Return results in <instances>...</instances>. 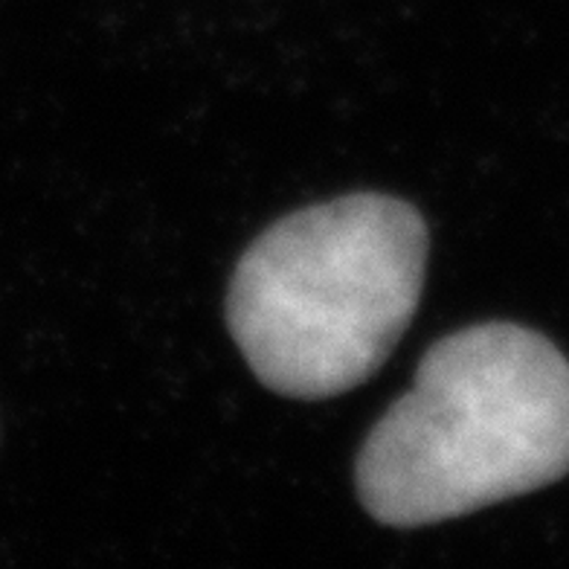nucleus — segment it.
<instances>
[{
  "label": "nucleus",
  "instance_id": "1",
  "mask_svg": "<svg viewBox=\"0 0 569 569\" xmlns=\"http://www.w3.org/2000/svg\"><path fill=\"white\" fill-rule=\"evenodd\" d=\"M569 471V363L543 335L482 322L430 346L372 427L355 482L383 526L416 529L552 486Z\"/></svg>",
  "mask_w": 569,
  "mask_h": 569
},
{
  "label": "nucleus",
  "instance_id": "2",
  "mask_svg": "<svg viewBox=\"0 0 569 569\" xmlns=\"http://www.w3.org/2000/svg\"><path fill=\"white\" fill-rule=\"evenodd\" d=\"M427 227L392 196H346L264 230L241 256L227 326L253 375L288 398L349 392L383 367L421 300Z\"/></svg>",
  "mask_w": 569,
  "mask_h": 569
}]
</instances>
